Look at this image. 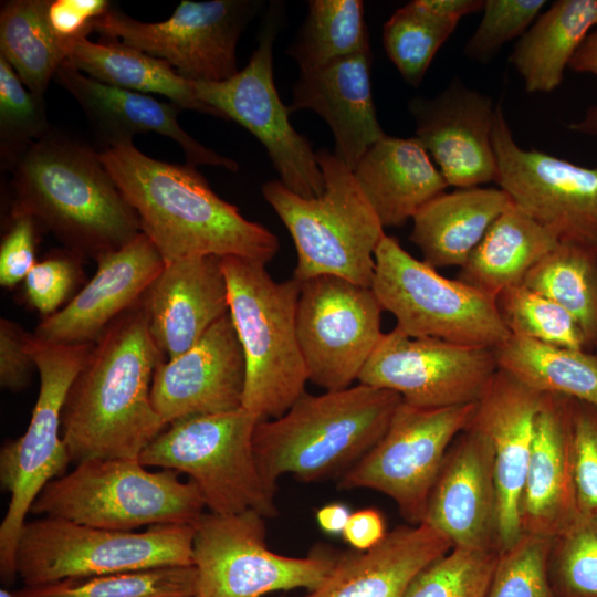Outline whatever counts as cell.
I'll use <instances>...</instances> for the list:
<instances>
[{"label":"cell","instance_id":"obj_8","mask_svg":"<svg viewBox=\"0 0 597 597\" xmlns=\"http://www.w3.org/2000/svg\"><path fill=\"white\" fill-rule=\"evenodd\" d=\"M260 419L243 407L168 425L142 452L147 468L185 473L214 514L253 510L274 516V490L260 471L253 434Z\"/></svg>","mask_w":597,"mask_h":597},{"label":"cell","instance_id":"obj_34","mask_svg":"<svg viewBox=\"0 0 597 597\" xmlns=\"http://www.w3.org/2000/svg\"><path fill=\"white\" fill-rule=\"evenodd\" d=\"M494 352L499 368L527 387L597 407L595 354L512 335Z\"/></svg>","mask_w":597,"mask_h":597},{"label":"cell","instance_id":"obj_45","mask_svg":"<svg viewBox=\"0 0 597 597\" xmlns=\"http://www.w3.org/2000/svg\"><path fill=\"white\" fill-rule=\"evenodd\" d=\"M545 4V0H485L480 23L464 44V55L489 62L504 44L528 30Z\"/></svg>","mask_w":597,"mask_h":597},{"label":"cell","instance_id":"obj_55","mask_svg":"<svg viewBox=\"0 0 597 597\" xmlns=\"http://www.w3.org/2000/svg\"><path fill=\"white\" fill-rule=\"evenodd\" d=\"M0 597H15L13 593H10L6 588L0 589Z\"/></svg>","mask_w":597,"mask_h":597},{"label":"cell","instance_id":"obj_48","mask_svg":"<svg viewBox=\"0 0 597 597\" xmlns=\"http://www.w3.org/2000/svg\"><path fill=\"white\" fill-rule=\"evenodd\" d=\"M36 222L25 213H11L10 226L0 245V284L10 289L24 281L36 263Z\"/></svg>","mask_w":597,"mask_h":597},{"label":"cell","instance_id":"obj_51","mask_svg":"<svg viewBox=\"0 0 597 597\" xmlns=\"http://www.w3.org/2000/svg\"><path fill=\"white\" fill-rule=\"evenodd\" d=\"M387 533L383 514L366 507L352 512L342 537L354 551L366 552L381 543Z\"/></svg>","mask_w":597,"mask_h":597},{"label":"cell","instance_id":"obj_31","mask_svg":"<svg viewBox=\"0 0 597 597\" xmlns=\"http://www.w3.org/2000/svg\"><path fill=\"white\" fill-rule=\"evenodd\" d=\"M558 243L553 233L511 203L460 268L458 279L496 298L522 284L527 272Z\"/></svg>","mask_w":597,"mask_h":597},{"label":"cell","instance_id":"obj_37","mask_svg":"<svg viewBox=\"0 0 597 597\" xmlns=\"http://www.w3.org/2000/svg\"><path fill=\"white\" fill-rule=\"evenodd\" d=\"M308 11L286 54L301 72L370 50L360 0H310Z\"/></svg>","mask_w":597,"mask_h":597},{"label":"cell","instance_id":"obj_1","mask_svg":"<svg viewBox=\"0 0 597 597\" xmlns=\"http://www.w3.org/2000/svg\"><path fill=\"white\" fill-rule=\"evenodd\" d=\"M163 357L150 335L142 298L92 346L69 390L62 438L71 462L139 459L167 427L150 398Z\"/></svg>","mask_w":597,"mask_h":597},{"label":"cell","instance_id":"obj_24","mask_svg":"<svg viewBox=\"0 0 597 597\" xmlns=\"http://www.w3.org/2000/svg\"><path fill=\"white\" fill-rule=\"evenodd\" d=\"M577 515L573 398L545 394L520 502L521 531L553 540Z\"/></svg>","mask_w":597,"mask_h":597},{"label":"cell","instance_id":"obj_47","mask_svg":"<svg viewBox=\"0 0 597 597\" xmlns=\"http://www.w3.org/2000/svg\"><path fill=\"white\" fill-rule=\"evenodd\" d=\"M573 440L578 514L597 517V407L573 399Z\"/></svg>","mask_w":597,"mask_h":597},{"label":"cell","instance_id":"obj_32","mask_svg":"<svg viewBox=\"0 0 597 597\" xmlns=\"http://www.w3.org/2000/svg\"><path fill=\"white\" fill-rule=\"evenodd\" d=\"M597 27V0H559L541 13L519 39L510 61L528 93L557 88L564 71Z\"/></svg>","mask_w":597,"mask_h":597},{"label":"cell","instance_id":"obj_25","mask_svg":"<svg viewBox=\"0 0 597 597\" xmlns=\"http://www.w3.org/2000/svg\"><path fill=\"white\" fill-rule=\"evenodd\" d=\"M54 81L82 107L104 149L133 143L138 133H157L175 140L187 164L238 170V163L203 146L178 124L181 111L171 102H160L146 94L98 82L74 69L66 61Z\"/></svg>","mask_w":597,"mask_h":597},{"label":"cell","instance_id":"obj_53","mask_svg":"<svg viewBox=\"0 0 597 597\" xmlns=\"http://www.w3.org/2000/svg\"><path fill=\"white\" fill-rule=\"evenodd\" d=\"M430 13L447 20L460 21L464 15L482 11L484 0H419Z\"/></svg>","mask_w":597,"mask_h":597},{"label":"cell","instance_id":"obj_5","mask_svg":"<svg viewBox=\"0 0 597 597\" xmlns=\"http://www.w3.org/2000/svg\"><path fill=\"white\" fill-rule=\"evenodd\" d=\"M220 264L245 362L242 407L260 421L277 418L305 392L308 380L296 329L301 282H277L265 264L244 258L222 256Z\"/></svg>","mask_w":597,"mask_h":597},{"label":"cell","instance_id":"obj_43","mask_svg":"<svg viewBox=\"0 0 597 597\" xmlns=\"http://www.w3.org/2000/svg\"><path fill=\"white\" fill-rule=\"evenodd\" d=\"M552 541L522 533L499 551L486 597H556L549 575Z\"/></svg>","mask_w":597,"mask_h":597},{"label":"cell","instance_id":"obj_49","mask_svg":"<svg viewBox=\"0 0 597 597\" xmlns=\"http://www.w3.org/2000/svg\"><path fill=\"white\" fill-rule=\"evenodd\" d=\"M27 332L18 323L1 317L0 320V386L10 391L25 389L36 370L35 363L28 348Z\"/></svg>","mask_w":597,"mask_h":597},{"label":"cell","instance_id":"obj_46","mask_svg":"<svg viewBox=\"0 0 597 597\" xmlns=\"http://www.w3.org/2000/svg\"><path fill=\"white\" fill-rule=\"evenodd\" d=\"M83 258L65 248L51 252L28 273L23 281L24 298L43 318L53 315L73 298L83 279Z\"/></svg>","mask_w":597,"mask_h":597},{"label":"cell","instance_id":"obj_27","mask_svg":"<svg viewBox=\"0 0 597 597\" xmlns=\"http://www.w3.org/2000/svg\"><path fill=\"white\" fill-rule=\"evenodd\" d=\"M370 67L367 50L300 72L289 106L291 113L311 109L327 123L335 156L352 170L369 147L386 136L374 106Z\"/></svg>","mask_w":597,"mask_h":597},{"label":"cell","instance_id":"obj_39","mask_svg":"<svg viewBox=\"0 0 597 597\" xmlns=\"http://www.w3.org/2000/svg\"><path fill=\"white\" fill-rule=\"evenodd\" d=\"M458 21L439 18L413 0L397 9L384 24L385 51L402 78L418 86L434 55Z\"/></svg>","mask_w":597,"mask_h":597},{"label":"cell","instance_id":"obj_10","mask_svg":"<svg viewBox=\"0 0 597 597\" xmlns=\"http://www.w3.org/2000/svg\"><path fill=\"white\" fill-rule=\"evenodd\" d=\"M193 525L123 532L41 516L27 521L17 546L24 586L168 566H189Z\"/></svg>","mask_w":597,"mask_h":597},{"label":"cell","instance_id":"obj_50","mask_svg":"<svg viewBox=\"0 0 597 597\" xmlns=\"http://www.w3.org/2000/svg\"><path fill=\"white\" fill-rule=\"evenodd\" d=\"M111 8L106 0H49L48 20L54 34L74 43L93 32L92 23Z\"/></svg>","mask_w":597,"mask_h":597},{"label":"cell","instance_id":"obj_20","mask_svg":"<svg viewBox=\"0 0 597 597\" xmlns=\"http://www.w3.org/2000/svg\"><path fill=\"white\" fill-rule=\"evenodd\" d=\"M245 362L230 315L221 317L182 355L155 370L150 398L166 426L196 415L242 407Z\"/></svg>","mask_w":597,"mask_h":597},{"label":"cell","instance_id":"obj_21","mask_svg":"<svg viewBox=\"0 0 597 597\" xmlns=\"http://www.w3.org/2000/svg\"><path fill=\"white\" fill-rule=\"evenodd\" d=\"M94 276L33 335L57 345L95 344L105 329L136 305L160 274L165 262L143 232L97 261Z\"/></svg>","mask_w":597,"mask_h":597},{"label":"cell","instance_id":"obj_14","mask_svg":"<svg viewBox=\"0 0 597 597\" xmlns=\"http://www.w3.org/2000/svg\"><path fill=\"white\" fill-rule=\"evenodd\" d=\"M259 7L252 0H182L160 22L138 21L111 7L92 30L168 62L188 81L222 82L240 71L237 44Z\"/></svg>","mask_w":597,"mask_h":597},{"label":"cell","instance_id":"obj_44","mask_svg":"<svg viewBox=\"0 0 597 597\" xmlns=\"http://www.w3.org/2000/svg\"><path fill=\"white\" fill-rule=\"evenodd\" d=\"M498 551L452 547L422 570L405 597H486Z\"/></svg>","mask_w":597,"mask_h":597},{"label":"cell","instance_id":"obj_35","mask_svg":"<svg viewBox=\"0 0 597 597\" xmlns=\"http://www.w3.org/2000/svg\"><path fill=\"white\" fill-rule=\"evenodd\" d=\"M49 0H10L0 11V56L23 84L43 96L73 44L54 34L48 20Z\"/></svg>","mask_w":597,"mask_h":597},{"label":"cell","instance_id":"obj_38","mask_svg":"<svg viewBox=\"0 0 597 597\" xmlns=\"http://www.w3.org/2000/svg\"><path fill=\"white\" fill-rule=\"evenodd\" d=\"M15 597H196L193 565L128 570L24 586Z\"/></svg>","mask_w":597,"mask_h":597},{"label":"cell","instance_id":"obj_54","mask_svg":"<svg viewBox=\"0 0 597 597\" xmlns=\"http://www.w3.org/2000/svg\"><path fill=\"white\" fill-rule=\"evenodd\" d=\"M352 511L341 502H332L321 506L315 513V520L321 528L327 535L342 536Z\"/></svg>","mask_w":597,"mask_h":597},{"label":"cell","instance_id":"obj_52","mask_svg":"<svg viewBox=\"0 0 597 597\" xmlns=\"http://www.w3.org/2000/svg\"><path fill=\"white\" fill-rule=\"evenodd\" d=\"M568 67L579 73H589L597 77V27L587 35L574 54ZM570 130L597 136V104L589 108L578 122L568 126Z\"/></svg>","mask_w":597,"mask_h":597},{"label":"cell","instance_id":"obj_56","mask_svg":"<svg viewBox=\"0 0 597 597\" xmlns=\"http://www.w3.org/2000/svg\"><path fill=\"white\" fill-rule=\"evenodd\" d=\"M594 348H595V350H596V352H595V355H596V357H597V341H596V344H595Z\"/></svg>","mask_w":597,"mask_h":597},{"label":"cell","instance_id":"obj_4","mask_svg":"<svg viewBox=\"0 0 597 597\" xmlns=\"http://www.w3.org/2000/svg\"><path fill=\"white\" fill-rule=\"evenodd\" d=\"M401 400L364 384L304 392L282 416L256 423L253 448L266 484L275 491L285 474L316 481L346 472L379 441Z\"/></svg>","mask_w":597,"mask_h":597},{"label":"cell","instance_id":"obj_13","mask_svg":"<svg viewBox=\"0 0 597 597\" xmlns=\"http://www.w3.org/2000/svg\"><path fill=\"white\" fill-rule=\"evenodd\" d=\"M475 405L420 408L401 400L379 441L344 472L341 488L380 492L410 524L422 523L444 458Z\"/></svg>","mask_w":597,"mask_h":597},{"label":"cell","instance_id":"obj_33","mask_svg":"<svg viewBox=\"0 0 597 597\" xmlns=\"http://www.w3.org/2000/svg\"><path fill=\"white\" fill-rule=\"evenodd\" d=\"M66 62L104 84L142 94H160L181 109L222 118L197 98L192 82L179 75L168 62L118 40L92 42L87 38L80 39L73 44Z\"/></svg>","mask_w":597,"mask_h":597},{"label":"cell","instance_id":"obj_42","mask_svg":"<svg viewBox=\"0 0 597 597\" xmlns=\"http://www.w3.org/2000/svg\"><path fill=\"white\" fill-rule=\"evenodd\" d=\"M549 575L556 597H597V517L578 514L553 538Z\"/></svg>","mask_w":597,"mask_h":597},{"label":"cell","instance_id":"obj_28","mask_svg":"<svg viewBox=\"0 0 597 597\" xmlns=\"http://www.w3.org/2000/svg\"><path fill=\"white\" fill-rule=\"evenodd\" d=\"M451 549L427 522L401 525L374 548L337 557L327 577L297 597H405L416 577Z\"/></svg>","mask_w":597,"mask_h":597},{"label":"cell","instance_id":"obj_15","mask_svg":"<svg viewBox=\"0 0 597 597\" xmlns=\"http://www.w3.org/2000/svg\"><path fill=\"white\" fill-rule=\"evenodd\" d=\"M268 12L256 49L247 66L222 82H192L197 98L233 119L265 147L280 181L303 198L324 192V178L316 153L307 138L291 125L289 106L276 91L273 77V43L277 22Z\"/></svg>","mask_w":597,"mask_h":597},{"label":"cell","instance_id":"obj_23","mask_svg":"<svg viewBox=\"0 0 597 597\" xmlns=\"http://www.w3.org/2000/svg\"><path fill=\"white\" fill-rule=\"evenodd\" d=\"M543 397L544 394L499 368L469 423L489 438L494 452L498 551L522 535L520 502Z\"/></svg>","mask_w":597,"mask_h":597},{"label":"cell","instance_id":"obj_30","mask_svg":"<svg viewBox=\"0 0 597 597\" xmlns=\"http://www.w3.org/2000/svg\"><path fill=\"white\" fill-rule=\"evenodd\" d=\"M512 203L501 188H457L442 192L411 219V242L434 269L467 262L491 224Z\"/></svg>","mask_w":597,"mask_h":597},{"label":"cell","instance_id":"obj_19","mask_svg":"<svg viewBox=\"0 0 597 597\" xmlns=\"http://www.w3.org/2000/svg\"><path fill=\"white\" fill-rule=\"evenodd\" d=\"M421 143L447 184L457 188L496 182L492 142L496 105L491 97L454 78L432 98L409 102Z\"/></svg>","mask_w":597,"mask_h":597},{"label":"cell","instance_id":"obj_3","mask_svg":"<svg viewBox=\"0 0 597 597\" xmlns=\"http://www.w3.org/2000/svg\"><path fill=\"white\" fill-rule=\"evenodd\" d=\"M11 213L31 216L66 249L97 261L142 232L98 153L50 129L12 168Z\"/></svg>","mask_w":597,"mask_h":597},{"label":"cell","instance_id":"obj_12","mask_svg":"<svg viewBox=\"0 0 597 597\" xmlns=\"http://www.w3.org/2000/svg\"><path fill=\"white\" fill-rule=\"evenodd\" d=\"M265 517L248 510L234 514L205 512L193 525L196 597H263L292 589L312 590L337 559L325 552L291 557L269 548Z\"/></svg>","mask_w":597,"mask_h":597},{"label":"cell","instance_id":"obj_16","mask_svg":"<svg viewBox=\"0 0 597 597\" xmlns=\"http://www.w3.org/2000/svg\"><path fill=\"white\" fill-rule=\"evenodd\" d=\"M383 311L371 287L333 275L302 282L296 329L308 380L325 391L358 380L384 335Z\"/></svg>","mask_w":597,"mask_h":597},{"label":"cell","instance_id":"obj_17","mask_svg":"<svg viewBox=\"0 0 597 597\" xmlns=\"http://www.w3.org/2000/svg\"><path fill=\"white\" fill-rule=\"evenodd\" d=\"M496 185L559 241L597 248V168L521 148L500 104L492 133Z\"/></svg>","mask_w":597,"mask_h":597},{"label":"cell","instance_id":"obj_26","mask_svg":"<svg viewBox=\"0 0 597 597\" xmlns=\"http://www.w3.org/2000/svg\"><path fill=\"white\" fill-rule=\"evenodd\" d=\"M150 335L167 360L192 346L229 314L220 258H184L165 264L143 297Z\"/></svg>","mask_w":597,"mask_h":597},{"label":"cell","instance_id":"obj_36","mask_svg":"<svg viewBox=\"0 0 597 597\" xmlns=\"http://www.w3.org/2000/svg\"><path fill=\"white\" fill-rule=\"evenodd\" d=\"M523 285L565 308L580 326L588 348L597 341V248L559 241L525 275Z\"/></svg>","mask_w":597,"mask_h":597},{"label":"cell","instance_id":"obj_41","mask_svg":"<svg viewBox=\"0 0 597 597\" xmlns=\"http://www.w3.org/2000/svg\"><path fill=\"white\" fill-rule=\"evenodd\" d=\"M43 96L32 93L0 56V157L4 169L50 130Z\"/></svg>","mask_w":597,"mask_h":597},{"label":"cell","instance_id":"obj_22","mask_svg":"<svg viewBox=\"0 0 597 597\" xmlns=\"http://www.w3.org/2000/svg\"><path fill=\"white\" fill-rule=\"evenodd\" d=\"M498 521L493 448L483 432L468 426L444 458L423 522L452 547L498 551Z\"/></svg>","mask_w":597,"mask_h":597},{"label":"cell","instance_id":"obj_6","mask_svg":"<svg viewBox=\"0 0 597 597\" xmlns=\"http://www.w3.org/2000/svg\"><path fill=\"white\" fill-rule=\"evenodd\" d=\"M324 192L303 198L280 180L262 186V195L290 232L296 249L293 277L298 282L333 275L371 287L375 251L386 234L353 170L334 153L316 151Z\"/></svg>","mask_w":597,"mask_h":597},{"label":"cell","instance_id":"obj_2","mask_svg":"<svg viewBox=\"0 0 597 597\" xmlns=\"http://www.w3.org/2000/svg\"><path fill=\"white\" fill-rule=\"evenodd\" d=\"M165 264L190 256H239L266 264L280 243L220 198L190 164L154 159L133 143L98 153Z\"/></svg>","mask_w":597,"mask_h":597},{"label":"cell","instance_id":"obj_11","mask_svg":"<svg viewBox=\"0 0 597 597\" xmlns=\"http://www.w3.org/2000/svg\"><path fill=\"white\" fill-rule=\"evenodd\" d=\"M396 328L409 337L496 348L510 337L496 298L449 279L385 234L375 251L371 284Z\"/></svg>","mask_w":597,"mask_h":597},{"label":"cell","instance_id":"obj_40","mask_svg":"<svg viewBox=\"0 0 597 597\" xmlns=\"http://www.w3.org/2000/svg\"><path fill=\"white\" fill-rule=\"evenodd\" d=\"M501 318L510 335L544 344L588 350L576 320L562 306L523 284L496 296Z\"/></svg>","mask_w":597,"mask_h":597},{"label":"cell","instance_id":"obj_7","mask_svg":"<svg viewBox=\"0 0 597 597\" xmlns=\"http://www.w3.org/2000/svg\"><path fill=\"white\" fill-rule=\"evenodd\" d=\"M178 474L149 470L138 460L85 461L51 481L30 513L123 532L195 525L205 502L197 486Z\"/></svg>","mask_w":597,"mask_h":597},{"label":"cell","instance_id":"obj_29","mask_svg":"<svg viewBox=\"0 0 597 597\" xmlns=\"http://www.w3.org/2000/svg\"><path fill=\"white\" fill-rule=\"evenodd\" d=\"M353 174L384 229L404 226L449 187L416 137L386 135L369 147Z\"/></svg>","mask_w":597,"mask_h":597},{"label":"cell","instance_id":"obj_9","mask_svg":"<svg viewBox=\"0 0 597 597\" xmlns=\"http://www.w3.org/2000/svg\"><path fill=\"white\" fill-rule=\"evenodd\" d=\"M94 344L57 345L29 334L28 348L40 376V389L25 432L0 449V481L10 493L0 524V576L10 584L17 575V546L27 515L53 480L71 462L62 438V412L69 390Z\"/></svg>","mask_w":597,"mask_h":597},{"label":"cell","instance_id":"obj_18","mask_svg":"<svg viewBox=\"0 0 597 597\" xmlns=\"http://www.w3.org/2000/svg\"><path fill=\"white\" fill-rule=\"evenodd\" d=\"M499 365L494 348L384 333L358 383L398 394L420 408L475 404Z\"/></svg>","mask_w":597,"mask_h":597}]
</instances>
